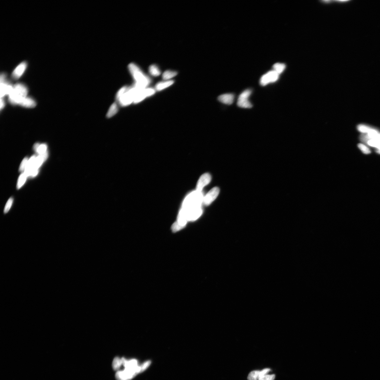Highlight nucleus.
I'll return each mask as SVG.
<instances>
[{"mask_svg": "<svg viewBox=\"0 0 380 380\" xmlns=\"http://www.w3.org/2000/svg\"><path fill=\"white\" fill-rule=\"evenodd\" d=\"M129 68L135 82L133 85L134 87L140 90L144 89L151 83V80L149 77L145 75L135 64H131L129 65Z\"/></svg>", "mask_w": 380, "mask_h": 380, "instance_id": "f257e3e1", "label": "nucleus"}, {"mask_svg": "<svg viewBox=\"0 0 380 380\" xmlns=\"http://www.w3.org/2000/svg\"><path fill=\"white\" fill-rule=\"evenodd\" d=\"M28 89L26 85L21 83H18L13 86V87L9 95V101L11 104L19 105L20 101L27 97Z\"/></svg>", "mask_w": 380, "mask_h": 380, "instance_id": "f03ea898", "label": "nucleus"}, {"mask_svg": "<svg viewBox=\"0 0 380 380\" xmlns=\"http://www.w3.org/2000/svg\"><path fill=\"white\" fill-rule=\"evenodd\" d=\"M204 198L201 192L197 190L191 193L186 197L183 202V208L187 209L201 207Z\"/></svg>", "mask_w": 380, "mask_h": 380, "instance_id": "7ed1b4c3", "label": "nucleus"}, {"mask_svg": "<svg viewBox=\"0 0 380 380\" xmlns=\"http://www.w3.org/2000/svg\"><path fill=\"white\" fill-rule=\"evenodd\" d=\"M140 373H141L140 366L125 368L124 370L118 371L116 373V378L117 380H131Z\"/></svg>", "mask_w": 380, "mask_h": 380, "instance_id": "20e7f679", "label": "nucleus"}, {"mask_svg": "<svg viewBox=\"0 0 380 380\" xmlns=\"http://www.w3.org/2000/svg\"><path fill=\"white\" fill-rule=\"evenodd\" d=\"M251 93V90H247L241 93L238 98L237 102V105L239 107L244 108L252 107V104L248 100Z\"/></svg>", "mask_w": 380, "mask_h": 380, "instance_id": "39448f33", "label": "nucleus"}, {"mask_svg": "<svg viewBox=\"0 0 380 380\" xmlns=\"http://www.w3.org/2000/svg\"><path fill=\"white\" fill-rule=\"evenodd\" d=\"M6 77V74L5 73H3L1 74L0 76L1 98H3L7 95H9L13 87V86L7 81Z\"/></svg>", "mask_w": 380, "mask_h": 380, "instance_id": "423d86ee", "label": "nucleus"}, {"mask_svg": "<svg viewBox=\"0 0 380 380\" xmlns=\"http://www.w3.org/2000/svg\"><path fill=\"white\" fill-rule=\"evenodd\" d=\"M48 156L47 151L45 153L41 154L37 157L34 164L30 169L25 170L24 173L28 176H30L33 171L38 170V168L42 165V163L46 160Z\"/></svg>", "mask_w": 380, "mask_h": 380, "instance_id": "0eeeda50", "label": "nucleus"}, {"mask_svg": "<svg viewBox=\"0 0 380 380\" xmlns=\"http://www.w3.org/2000/svg\"><path fill=\"white\" fill-rule=\"evenodd\" d=\"M155 93V91L152 88H145L139 91L137 93L134 98L133 103L137 104L142 101L145 98L151 96Z\"/></svg>", "mask_w": 380, "mask_h": 380, "instance_id": "6e6552de", "label": "nucleus"}, {"mask_svg": "<svg viewBox=\"0 0 380 380\" xmlns=\"http://www.w3.org/2000/svg\"><path fill=\"white\" fill-rule=\"evenodd\" d=\"M279 74L273 70L264 75L260 80V84L261 86H265L268 83L274 82L278 80Z\"/></svg>", "mask_w": 380, "mask_h": 380, "instance_id": "1a4fd4ad", "label": "nucleus"}, {"mask_svg": "<svg viewBox=\"0 0 380 380\" xmlns=\"http://www.w3.org/2000/svg\"><path fill=\"white\" fill-rule=\"evenodd\" d=\"M220 192L219 188L215 187L211 189L204 197L203 202L206 205H209L217 198Z\"/></svg>", "mask_w": 380, "mask_h": 380, "instance_id": "9d476101", "label": "nucleus"}, {"mask_svg": "<svg viewBox=\"0 0 380 380\" xmlns=\"http://www.w3.org/2000/svg\"><path fill=\"white\" fill-rule=\"evenodd\" d=\"M28 65L26 61H23L20 63L13 70L12 74V78L15 80L20 79L26 71Z\"/></svg>", "mask_w": 380, "mask_h": 380, "instance_id": "9b49d317", "label": "nucleus"}, {"mask_svg": "<svg viewBox=\"0 0 380 380\" xmlns=\"http://www.w3.org/2000/svg\"><path fill=\"white\" fill-rule=\"evenodd\" d=\"M211 179V175L208 173H205L200 177L197 182V189L198 192H201L204 186L208 185L210 183Z\"/></svg>", "mask_w": 380, "mask_h": 380, "instance_id": "f8f14e48", "label": "nucleus"}, {"mask_svg": "<svg viewBox=\"0 0 380 380\" xmlns=\"http://www.w3.org/2000/svg\"><path fill=\"white\" fill-rule=\"evenodd\" d=\"M234 99V95L232 94H226L220 95L218 100L222 103L227 105H231L233 103Z\"/></svg>", "mask_w": 380, "mask_h": 380, "instance_id": "ddd939ff", "label": "nucleus"}, {"mask_svg": "<svg viewBox=\"0 0 380 380\" xmlns=\"http://www.w3.org/2000/svg\"><path fill=\"white\" fill-rule=\"evenodd\" d=\"M19 105L23 107L31 108L35 107L36 103L35 100L33 98L27 97L20 101Z\"/></svg>", "mask_w": 380, "mask_h": 380, "instance_id": "4468645a", "label": "nucleus"}, {"mask_svg": "<svg viewBox=\"0 0 380 380\" xmlns=\"http://www.w3.org/2000/svg\"><path fill=\"white\" fill-rule=\"evenodd\" d=\"M357 130L363 134L379 131L378 130L364 124H359L357 127Z\"/></svg>", "mask_w": 380, "mask_h": 380, "instance_id": "2eb2a0df", "label": "nucleus"}, {"mask_svg": "<svg viewBox=\"0 0 380 380\" xmlns=\"http://www.w3.org/2000/svg\"><path fill=\"white\" fill-rule=\"evenodd\" d=\"M122 365L125 368L135 367L138 365V361L135 359L127 360L124 358H122Z\"/></svg>", "mask_w": 380, "mask_h": 380, "instance_id": "dca6fc26", "label": "nucleus"}, {"mask_svg": "<svg viewBox=\"0 0 380 380\" xmlns=\"http://www.w3.org/2000/svg\"><path fill=\"white\" fill-rule=\"evenodd\" d=\"M174 83L173 81H167L158 83L156 86V89L157 91H160L167 88L172 85Z\"/></svg>", "mask_w": 380, "mask_h": 380, "instance_id": "f3484780", "label": "nucleus"}, {"mask_svg": "<svg viewBox=\"0 0 380 380\" xmlns=\"http://www.w3.org/2000/svg\"><path fill=\"white\" fill-rule=\"evenodd\" d=\"M149 72L152 76H158L161 74L160 70L158 66L154 65L150 66Z\"/></svg>", "mask_w": 380, "mask_h": 380, "instance_id": "a211bd4d", "label": "nucleus"}, {"mask_svg": "<svg viewBox=\"0 0 380 380\" xmlns=\"http://www.w3.org/2000/svg\"><path fill=\"white\" fill-rule=\"evenodd\" d=\"M118 108L117 104L115 103H113L109 109L107 115V116L108 118L112 117L118 112Z\"/></svg>", "mask_w": 380, "mask_h": 380, "instance_id": "6ab92c4d", "label": "nucleus"}, {"mask_svg": "<svg viewBox=\"0 0 380 380\" xmlns=\"http://www.w3.org/2000/svg\"><path fill=\"white\" fill-rule=\"evenodd\" d=\"M122 365V358L120 359L118 357H116L114 359L112 363V367L114 370H119Z\"/></svg>", "mask_w": 380, "mask_h": 380, "instance_id": "aec40b11", "label": "nucleus"}, {"mask_svg": "<svg viewBox=\"0 0 380 380\" xmlns=\"http://www.w3.org/2000/svg\"><path fill=\"white\" fill-rule=\"evenodd\" d=\"M177 72L173 71H171V70H167L163 74L162 78L163 79L165 80H167L171 79L177 75Z\"/></svg>", "mask_w": 380, "mask_h": 380, "instance_id": "412c9836", "label": "nucleus"}, {"mask_svg": "<svg viewBox=\"0 0 380 380\" xmlns=\"http://www.w3.org/2000/svg\"><path fill=\"white\" fill-rule=\"evenodd\" d=\"M285 68V66L283 64L277 63L273 66L274 70L279 74L283 71Z\"/></svg>", "mask_w": 380, "mask_h": 380, "instance_id": "4be33fe9", "label": "nucleus"}, {"mask_svg": "<svg viewBox=\"0 0 380 380\" xmlns=\"http://www.w3.org/2000/svg\"><path fill=\"white\" fill-rule=\"evenodd\" d=\"M369 146L376 148L377 149L380 148V140H371L366 142Z\"/></svg>", "mask_w": 380, "mask_h": 380, "instance_id": "5701e85b", "label": "nucleus"}, {"mask_svg": "<svg viewBox=\"0 0 380 380\" xmlns=\"http://www.w3.org/2000/svg\"><path fill=\"white\" fill-rule=\"evenodd\" d=\"M260 371H254L250 373L248 376L247 379L249 380H257L259 378V375Z\"/></svg>", "mask_w": 380, "mask_h": 380, "instance_id": "b1692460", "label": "nucleus"}, {"mask_svg": "<svg viewBox=\"0 0 380 380\" xmlns=\"http://www.w3.org/2000/svg\"><path fill=\"white\" fill-rule=\"evenodd\" d=\"M27 177V176L24 173L20 175L18 182L17 187L18 189L21 188V186L23 185L25 182L26 181Z\"/></svg>", "mask_w": 380, "mask_h": 380, "instance_id": "393cba45", "label": "nucleus"}, {"mask_svg": "<svg viewBox=\"0 0 380 380\" xmlns=\"http://www.w3.org/2000/svg\"><path fill=\"white\" fill-rule=\"evenodd\" d=\"M358 147L364 154H369L371 153V151L369 148L364 144H362V143H359L358 144Z\"/></svg>", "mask_w": 380, "mask_h": 380, "instance_id": "a878e982", "label": "nucleus"}, {"mask_svg": "<svg viewBox=\"0 0 380 380\" xmlns=\"http://www.w3.org/2000/svg\"><path fill=\"white\" fill-rule=\"evenodd\" d=\"M47 146L46 144H40L36 151L38 154H39L40 155H41V154H44L47 152Z\"/></svg>", "mask_w": 380, "mask_h": 380, "instance_id": "bb28decb", "label": "nucleus"}, {"mask_svg": "<svg viewBox=\"0 0 380 380\" xmlns=\"http://www.w3.org/2000/svg\"><path fill=\"white\" fill-rule=\"evenodd\" d=\"M13 201V199L12 197H11L9 199L8 201L7 202L5 208H4V213L6 214L10 210L11 206H12Z\"/></svg>", "mask_w": 380, "mask_h": 380, "instance_id": "cd10ccee", "label": "nucleus"}, {"mask_svg": "<svg viewBox=\"0 0 380 380\" xmlns=\"http://www.w3.org/2000/svg\"><path fill=\"white\" fill-rule=\"evenodd\" d=\"M28 159L27 158H25L22 161L21 165H20V172L23 171L24 170H26L27 167V165H28Z\"/></svg>", "mask_w": 380, "mask_h": 380, "instance_id": "c85d7f7f", "label": "nucleus"}, {"mask_svg": "<svg viewBox=\"0 0 380 380\" xmlns=\"http://www.w3.org/2000/svg\"><path fill=\"white\" fill-rule=\"evenodd\" d=\"M36 158H36L35 156H33L31 157L30 159L28 161V165H27V167L26 170L30 169V168L32 167L34 163L35 162Z\"/></svg>", "mask_w": 380, "mask_h": 380, "instance_id": "c756f323", "label": "nucleus"}, {"mask_svg": "<svg viewBox=\"0 0 380 380\" xmlns=\"http://www.w3.org/2000/svg\"><path fill=\"white\" fill-rule=\"evenodd\" d=\"M275 378V375H266L258 379L259 380H274Z\"/></svg>", "mask_w": 380, "mask_h": 380, "instance_id": "7c9ffc66", "label": "nucleus"}, {"mask_svg": "<svg viewBox=\"0 0 380 380\" xmlns=\"http://www.w3.org/2000/svg\"><path fill=\"white\" fill-rule=\"evenodd\" d=\"M151 363V361H148L145 362V363H143L142 365L140 366L141 368V372L144 371L147 368L149 367Z\"/></svg>", "mask_w": 380, "mask_h": 380, "instance_id": "2f4dec72", "label": "nucleus"}, {"mask_svg": "<svg viewBox=\"0 0 380 380\" xmlns=\"http://www.w3.org/2000/svg\"><path fill=\"white\" fill-rule=\"evenodd\" d=\"M270 371V369H269V368H265V369H264L261 371L260 372V373H259L258 379L261 378V377L265 376V375L268 374V373Z\"/></svg>", "mask_w": 380, "mask_h": 380, "instance_id": "473e14b6", "label": "nucleus"}, {"mask_svg": "<svg viewBox=\"0 0 380 380\" xmlns=\"http://www.w3.org/2000/svg\"><path fill=\"white\" fill-rule=\"evenodd\" d=\"M5 101H4L3 98H1V110H2V109H3V108L4 107H5Z\"/></svg>", "mask_w": 380, "mask_h": 380, "instance_id": "72a5a7b5", "label": "nucleus"}, {"mask_svg": "<svg viewBox=\"0 0 380 380\" xmlns=\"http://www.w3.org/2000/svg\"><path fill=\"white\" fill-rule=\"evenodd\" d=\"M40 144H39V143H36V144L34 145V149L36 151H37V150L38 149V147H39Z\"/></svg>", "mask_w": 380, "mask_h": 380, "instance_id": "f704fd0d", "label": "nucleus"}, {"mask_svg": "<svg viewBox=\"0 0 380 380\" xmlns=\"http://www.w3.org/2000/svg\"><path fill=\"white\" fill-rule=\"evenodd\" d=\"M375 151H376L377 153L380 154V148L377 149Z\"/></svg>", "mask_w": 380, "mask_h": 380, "instance_id": "c9c22d12", "label": "nucleus"}]
</instances>
